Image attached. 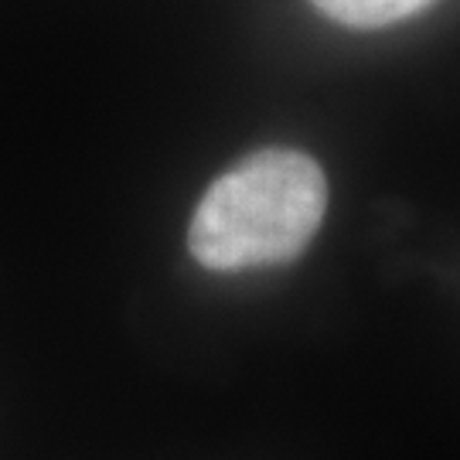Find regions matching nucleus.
I'll list each match as a JSON object with an SVG mask.
<instances>
[{
    "instance_id": "nucleus-1",
    "label": "nucleus",
    "mask_w": 460,
    "mask_h": 460,
    "mask_svg": "<svg viewBox=\"0 0 460 460\" xmlns=\"http://www.w3.org/2000/svg\"><path fill=\"white\" fill-rule=\"evenodd\" d=\"M328 212L321 164L270 147L226 171L198 201L188 249L208 270H249L296 260Z\"/></svg>"
},
{
    "instance_id": "nucleus-2",
    "label": "nucleus",
    "mask_w": 460,
    "mask_h": 460,
    "mask_svg": "<svg viewBox=\"0 0 460 460\" xmlns=\"http://www.w3.org/2000/svg\"><path fill=\"white\" fill-rule=\"evenodd\" d=\"M433 0H314L321 14L348 28H385L402 17L420 14Z\"/></svg>"
}]
</instances>
